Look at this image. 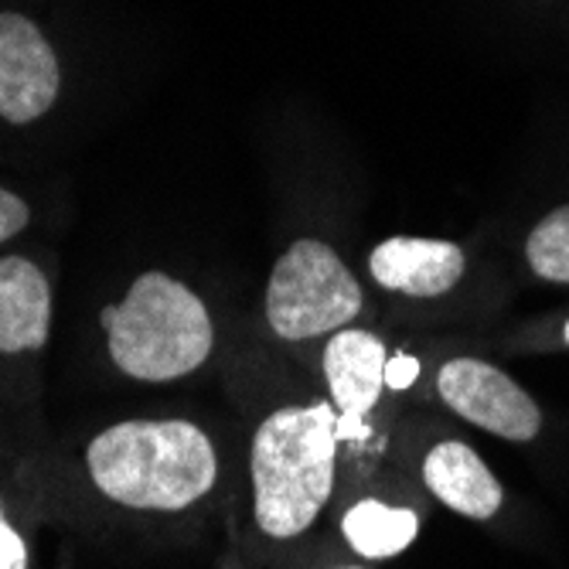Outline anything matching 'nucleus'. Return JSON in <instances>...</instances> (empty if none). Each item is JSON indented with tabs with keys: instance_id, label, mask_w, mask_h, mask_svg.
Segmentation results:
<instances>
[{
	"instance_id": "1",
	"label": "nucleus",
	"mask_w": 569,
	"mask_h": 569,
	"mask_svg": "<svg viewBox=\"0 0 569 569\" xmlns=\"http://www.w3.org/2000/svg\"><path fill=\"white\" fill-rule=\"evenodd\" d=\"M92 485L140 511H181L216 488L212 440L188 420H130L99 433L89 450Z\"/></svg>"
},
{
	"instance_id": "2",
	"label": "nucleus",
	"mask_w": 569,
	"mask_h": 569,
	"mask_svg": "<svg viewBox=\"0 0 569 569\" xmlns=\"http://www.w3.org/2000/svg\"><path fill=\"white\" fill-rule=\"evenodd\" d=\"M338 412L328 402L287 406L252 437L256 526L270 539H293L315 526L335 488Z\"/></svg>"
},
{
	"instance_id": "3",
	"label": "nucleus",
	"mask_w": 569,
	"mask_h": 569,
	"mask_svg": "<svg viewBox=\"0 0 569 569\" xmlns=\"http://www.w3.org/2000/svg\"><path fill=\"white\" fill-rule=\"evenodd\" d=\"M117 369L143 382H171L194 372L212 351L204 303L164 273H143L120 307L102 310Z\"/></svg>"
},
{
	"instance_id": "4",
	"label": "nucleus",
	"mask_w": 569,
	"mask_h": 569,
	"mask_svg": "<svg viewBox=\"0 0 569 569\" xmlns=\"http://www.w3.org/2000/svg\"><path fill=\"white\" fill-rule=\"evenodd\" d=\"M361 310V287L321 239H297L270 273L267 318L287 341L341 331Z\"/></svg>"
},
{
	"instance_id": "5",
	"label": "nucleus",
	"mask_w": 569,
	"mask_h": 569,
	"mask_svg": "<svg viewBox=\"0 0 569 569\" xmlns=\"http://www.w3.org/2000/svg\"><path fill=\"white\" fill-rule=\"evenodd\" d=\"M437 392L460 420H468L501 440L529 443L542 430V412L536 399L522 386H515V379H508L501 369L488 366V361H447L437 376Z\"/></svg>"
},
{
	"instance_id": "6",
	"label": "nucleus",
	"mask_w": 569,
	"mask_h": 569,
	"mask_svg": "<svg viewBox=\"0 0 569 569\" xmlns=\"http://www.w3.org/2000/svg\"><path fill=\"white\" fill-rule=\"evenodd\" d=\"M59 96V62L44 34L24 14L0 11V117L31 123Z\"/></svg>"
},
{
	"instance_id": "7",
	"label": "nucleus",
	"mask_w": 569,
	"mask_h": 569,
	"mask_svg": "<svg viewBox=\"0 0 569 569\" xmlns=\"http://www.w3.org/2000/svg\"><path fill=\"white\" fill-rule=\"evenodd\" d=\"M325 379L338 412V437H361L386 389V348L376 335L345 328L325 348Z\"/></svg>"
},
{
	"instance_id": "8",
	"label": "nucleus",
	"mask_w": 569,
	"mask_h": 569,
	"mask_svg": "<svg viewBox=\"0 0 569 569\" xmlns=\"http://www.w3.org/2000/svg\"><path fill=\"white\" fill-rule=\"evenodd\" d=\"M369 270L386 290L409 297H440L463 277V252L443 239L396 236L376 246Z\"/></svg>"
},
{
	"instance_id": "9",
	"label": "nucleus",
	"mask_w": 569,
	"mask_h": 569,
	"mask_svg": "<svg viewBox=\"0 0 569 569\" xmlns=\"http://www.w3.org/2000/svg\"><path fill=\"white\" fill-rule=\"evenodd\" d=\"M423 481L440 505L478 522L498 515L505 498L498 478L488 471V463L460 440H443L427 453Z\"/></svg>"
},
{
	"instance_id": "10",
	"label": "nucleus",
	"mask_w": 569,
	"mask_h": 569,
	"mask_svg": "<svg viewBox=\"0 0 569 569\" xmlns=\"http://www.w3.org/2000/svg\"><path fill=\"white\" fill-rule=\"evenodd\" d=\"M51 325V290L44 273L21 256L0 260V351L18 355L44 345Z\"/></svg>"
},
{
	"instance_id": "11",
	"label": "nucleus",
	"mask_w": 569,
	"mask_h": 569,
	"mask_svg": "<svg viewBox=\"0 0 569 569\" xmlns=\"http://www.w3.org/2000/svg\"><path fill=\"white\" fill-rule=\"evenodd\" d=\"M341 532L361 559H392L417 542L420 519L409 508H392L376 498H366L345 511Z\"/></svg>"
},
{
	"instance_id": "12",
	"label": "nucleus",
	"mask_w": 569,
	"mask_h": 569,
	"mask_svg": "<svg viewBox=\"0 0 569 569\" xmlns=\"http://www.w3.org/2000/svg\"><path fill=\"white\" fill-rule=\"evenodd\" d=\"M526 256L542 280L569 283V204H562L532 229Z\"/></svg>"
},
{
	"instance_id": "13",
	"label": "nucleus",
	"mask_w": 569,
	"mask_h": 569,
	"mask_svg": "<svg viewBox=\"0 0 569 569\" xmlns=\"http://www.w3.org/2000/svg\"><path fill=\"white\" fill-rule=\"evenodd\" d=\"M24 226H28V204L8 188H0V242L18 236Z\"/></svg>"
},
{
	"instance_id": "14",
	"label": "nucleus",
	"mask_w": 569,
	"mask_h": 569,
	"mask_svg": "<svg viewBox=\"0 0 569 569\" xmlns=\"http://www.w3.org/2000/svg\"><path fill=\"white\" fill-rule=\"evenodd\" d=\"M0 569H28L24 539L4 522V511H0Z\"/></svg>"
},
{
	"instance_id": "15",
	"label": "nucleus",
	"mask_w": 569,
	"mask_h": 569,
	"mask_svg": "<svg viewBox=\"0 0 569 569\" xmlns=\"http://www.w3.org/2000/svg\"><path fill=\"white\" fill-rule=\"evenodd\" d=\"M420 379V361L412 355H392L386 358V389H409Z\"/></svg>"
},
{
	"instance_id": "16",
	"label": "nucleus",
	"mask_w": 569,
	"mask_h": 569,
	"mask_svg": "<svg viewBox=\"0 0 569 569\" xmlns=\"http://www.w3.org/2000/svg\"><path fill=\"white\" fill-rule=\"evenodd\" d=\"M338 569H361V566H338Z\"/></svg>"
},
{
	"instance_id": "17",
	"label": "nucleus",
	"mask_w": 569,
	"mask_h": 569,
	"mask_svg": "<svg viewBox=\"0 0 569 569\" xmlns=\"http://www.w3.org/2000/svg\"><path fill=\"white\" fill-rule=\"evenodd\" d=\"M566 341H569V325H566Z\"/></svg>"
}]
</instances>
